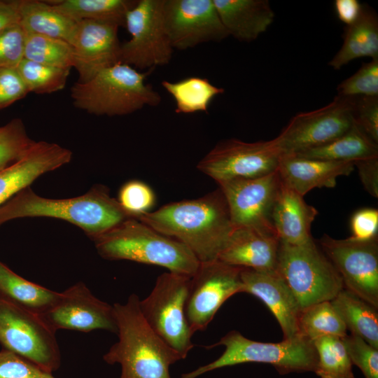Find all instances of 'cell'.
<instances>
[{
	"label": "cell",
	"mask_w": 378,
	"mask_h": 378,
	"mask_svg": "<svg viewBox=\"0 0 378 378\" xmlns=\"http://www.w3.org/2000/svg\"><path fill=\"white\" fill-rule=\"evenodd\" d=\"M137 219L184 244L200 262L217 260L234 229L219 188L197 199L167 204Z\"/></svg>",
	"instance_id": "1"
},
{
	"label": "cell",
	"mask_w": 378,
	"mask_h": 378,
	"mask_svg": "<svg viewBox=\"0 0 378 378\" xmlns=\"http://www.w3.org/2000/svg\"><path fill=\"white\" fill-rule=\"evenodd\" d=\"M24 217L62 219L81 228L90 239L134 218L102 185H96L87 193L69 199L45 198L26 187L0 206V226Z\"/></svg>",
	"instance_id": "2"
},
{
	"label": "cell",
	"mask_w": 378,
	"mask_h": 378,
	"mask_svg": "<svg viewBox=\"0 0 378 378\" xmlns=\"http://www.w3.org/2000/svg\"><path fill=\"white\" fill-rule=\"evenodd\" d=\"M139 302V296L132 294L125 304L113 305L118 341L103 359L120 365V378H171L170 366L183 358L149 326Z\"/></svg>",
	"instance_id": "3"
},
{
	"label": "cell",
	"mask_w": 378,
	"mask_h": 378,
	"mask_svg": "<svg viewBox=\"0 0 378 378\" xmlns=\"http://www.w3.org/2000/svg\"><path fill=\"white\" fill-rule=\"evenodd\" d=\"M98 253L109 260H126L164 267L192 276L200 261L181 242L163 235L136 218L92 238Z\"/></svg>",
	"instance_id": "4"
},
{
	"label": "cell",
	"mask_w": 378,
	"mask_h": 378,
	"mask_svg": "<svg viewBox=\"0 0 378 378\" xmlns=\"http://www.w3.org/2000/svg\"><path fill=\"white\" fill-rule=\"evenodd\" d=\"M151 70L141 73L122 63L106 68L89 80L73 85L70 94L73 104L90 114L108 116L158 106L160 95L146 83Z\"/></svg>",
	"instance_id": "5"
},
{
	"label": "cell",
	"mask_w": 378,
	"mask_h": 378,
	"mask_svg": "<svg viewBox=\"0 0 378 378\" xmlns=\"http://www.w3.org/2000/svg\"><path fill=\"white\" fill-rule=\"evenodd\" d=\"M220 345L225 349L219 358L182 374L180 378H197L216 369L246 363L270 364L281 374L314 372L318 361L313 342L300 335L277 343H267L249 340L239 332L232 330L218 342L205 347L211 349Z\"/></svg>",
	"instance_id": "6"
},
{
	"label": "cell",
	"mask_w": 378,
	"mask_h": 378,
	"mask_svg": "<svg viewBox=\"0 0 378 378\" xmlns=\"http://www.w3.org/2000/svg\"><path fill=\"white\" fill-rule=\"evenodd\" d=\"M277 272L302 310L318 302L331 301L344 288L339 273L314 239L301 245L281 241Z\"/></svg>",
	"instance_id": "7"
},
{
	"label": "cell",
	"mask_w": 378,
	"mask_h": 378,
	"mask_svg": "<svg viewBox=\"0 0 378 378\" xmlns=\"http://www.w3.org/2000/svg\"><path fill=\"white\" fill-rule=\"evenodd\" d=\"M190 276L165 272L156 279L150 293L139 302L152 330L183 359L193 348L194 332L187 320L186 306Z\"/></svg>",
	"instance_id": "8"
},
{
	"label": "cell",
	"mask_w": 378,
	"mask_h": 378,
	"mask_svg": "<svg viewBox=\"0 0 378 378\" xmlns=\"http://www.w3.org/2000/svg\"><path fill=\"white\" fill-rule=\"evenodd\" d=\"M0 344L52 374L61 356L55 332L39 317L0 298Z\"/></svg>",
	"instance_id": "9"
},
{
	"label": "cell",
	"mask_w": 378,
	"mask_h": 378,
	"mask_svg": "<svg viewBox=\"0 0 378 378\" xmlns=\"http://www.w3.org/2000/svg\"><path fill=\"white\" fill-rule=\"evenodd\" d=\"M163 0H139L126 15L130 40L120 45V62L139 69L166 65L174 49L163 18Z\"/></svg>",
	"instance_id": "10"
},
{
	"label": "cell",
	"mask_w": 378,
	"mask_h": 378,
	"mask_svg": "<svg viewBox=\"0 0 378 378\" xmlns=\"http://www.w3.org/2000/svg\"><path fill=\"white\" fill-rule=\"evenodd\" d=\"M281 158L274 139L246 142L232 138L216 144L200 160L197 168L219 184L274 173Z\"/></svg>",
	"instance_id": "11"
},
{
	"label": "cell",
	"mask_w": 378,
	"mask_h": 378,
	"mask_svg": "<svg viewBox=\"0 0 378 378\" xmlns=\"http://www.w3.org/2000/svg\"><path fill=\"white\" fill-rule=\"evenodd\" d=\"M354 124L352 97L336 95L323 107L294 115L273 139L281 156L294 155L334 140Z\"/></svg>",
	"instance_id": "12"
},
{
	"label": "cell",
	"mask_w": 378,
	"mask_h": 378,
	"mask_svg": "<svg viewBox=\"0 0 378 378\" xmlns=\"http://www.w3.org/2000/svg\"><path fill=\"white\" fill-rule=\"evenodd\" d=\"M241 270L218 259L200 262L190 277L186 306L187 320L194 333L207 328L228 298L243 292Z\"/></svg>",
	"instance_id": "13"
},
{
	"label": "cell",
	"mask_w": 378,
	"mask_h": 378,
	"mask_svg": "<svg viewBox=\"0 0 378 378\" xmlns=\"http://www.w3.org/2000/svg\"><path fill=\"white\" fill-rule=\"evenodd\" d=\"M321 249L342 278L344 288L378 308V239H334L324 234Z\"/></svg>",
	"instance_id": "14"
},
{
	"label": "cell",
	"mask_w": 378,
	"mask_h": 378,
	"mask_svg": "<svg viewBox=\"0 0 378 378\" xmlns=\"http://www.w3.org/2000/svg\"><path fill=\"white\" fill-rule=\"evenodd\" d=\"M162 11L173 49L183 50L230 36L213 0H163Z\"/></svg>",
	"instance_id": "15"
},
{
	"label": "cell",
	"mask_w": 378,
	"mask_h": 378,
	"mask_svg": "<svg viewBox=\"0 0 378 378\" xmlns=\"http://www.w3.org/2000/svg\"><path fill=\"white\" fill-rule=\"evenodd\" d=\"M280 181L276 171L258 178L218 184L225 198L233 226L275 232L272 211Z\"/></svg>",
	"instance_id": "16"
},
{
	"label": "cell",
	"mask_w": 378,
	"mask_h": 378,
	"mask_svg": "<svg viewBox=\"0 0 378 378\" xmlns=\"http://www.w3.org/2000/svg\"><path fill=\"white\" fill-rule=\"evenodd\" d=\"M39 317L55 332L61 329L118 332L113 307L96 298L82 282L61 292L57 302Z\"/></svg>",
	"instance_id": "17"
},
{
	"label": "cell",
	"mask_w": 378,
	"mask_h": 378,
	"mask_svg": "<svg viewBox=\"0 0 378 378\" xmlns=\"http://www.w3.org/2000/svg\"><path fill=\"white\" fill-rule=\"evenodd\" d=\"M119 27L107 22L84 20L77 22L71 42L74 66L78 82H86L99 71L120 62Z\"/></svg>",
	"instance_id": "18"
},
{
	"label": "cell",
	"mask_w": 378,
	"mask_h": 378,
	"mask_svg": "<svg viewBox=\"0 0 378 378\" xmlns=\"http://www.w3.org/2000/svg\"><path fill=\"white\" fill-rule=\"evenodd\" d=\"M280 246L274 231L234 227L218 260L241 268L275 272Z\"/></svg>",
	"instance_id": "19"
},
{
	"label": "cell",
	"mask_w": 378,
	"mask_h": 378,
	"mask_svg": "<svg viewBox=\"0 0 378 378\" xmlns=\"http://www.w3.org/2000/svg\"><path fill=\"white\" fill-rule=\"evenodd\" d=\"M243 292L262 300L273 314L284 333V339L298 335L301 307L293 292L277 272L242 268Z\"/></svg>",
	"instance_id": "20"
},
{
	"label": "cell",
	"mask_w": 378,
	"mask_h": 378,
	"mask_svg": "<svg viewBox=\"0 0 378 378\" xmlns=\"http://www.w3.org/2000/svg\"><path fill=\"white\" fill-rule=\"evenodd\" d=\"M353 162H335L294 155H282L277 172L281 181L304 197L314 188H334L337 178L349 175Z\"/></svg>",
	"instance_id": "21"
},
{
	"label": "cell",
	"mask_w": 378,
	"mask_h": 378,
	"mask_svg": "<svg viewBox=\"0 0 378 378\" xmlns=\"http://www.w3.org/2000/svg\"><path fill=\"white\" fill-rule=\"evenodd\" d=\"M281 180V179H280ZM318 211L281 181L272 211V222L281 242L301 245L312 239L311 225Z\"/></svg>",
	"instance_id": "22"
},
{
	"label": "cell",
	"mask_w": 378,
	"mask_h": 378,
	"mask_svg": "<svg viewBox=\"0 0 378 378\" xmlns=\"http://www.w3.org/2000/svg\"><path fill=\"white\" fill-rule=\"evenodd\" d=\"M229 36L251 42L273 23L275 13L268 0H213Z\"/></svg>",
	"instance_id": "23"
},
{
	"label": "cell",
	"mask_w": 378,
	"mask_h": 378,
	"mask_svg": "<svg viewBox=\"0 0 378 378\" xmlns=\"http://www.w3.org/2000/svg\"><path fill=\"white\" fill-rule=\"evenodd\" d=\"M363 57L378 58V18L373 10L363 5L358 19L346 26L343 44L328 64L339 70Z\"/></svg>",
	"instance_id": "24"
},
{
	"label": "cell",
	"mask_w": 378,
	"mask_h": 378,
	"mask_svg": "<svg viewBox=\"0 0 378 378\" xmlns=\"http://www.w3.org/2000/svg\"><path fill=\"white\" fill-rule=\"evenodd\" d=\"M20 24L25 32L62 39L71 44L77 22L48 1L20 0Z\"/></svg>",
	"instance_id": "25"
},
{
	"label": "cell",
	"mask_w": 378,
	"mask_h": 378,
	"mask_svg": "<svg viewBox=\"0 0 378 378\" xmlns=\"http://www.w3.org/2000/svg\"><path fill=\"white\" fill-rule=\"evenodd\" d=\"M60 293L29 281L0 261V298L38 316L50 309Z\"/></svg>",
	"instance_id": "26"
},
{
	"label": "cell",
	"mask_w": 378,
	"mask_h": 378,
	"mask_svg": "<svg viewBox=\"0 0 378 378\" xmlns=\"http://www.w3.org/2000/svg\"><path fill=\"white\" fill-rule=\"evenodd\" d=\"M330 302L351 334L378 349L377 308L344 288Z\"/></svg>",
	"instance_id": "27"
},
{
	"label": "cell",
	"mask_w": 378,
	"mask_h": 378,
	"mask_svg": "<svg viewBox=\"0 0 378 378\" xmlns=\"http://www.w3.org/2000/svg\"><path fill=\"white\" fill-rule=\"evenodd\" d=\"M378 144L355 123L344 134L318 147L294 154L302 158L335 162H353L378 156Z\"/></svg>",
	"instance_id": "28"
},
{
	"label": "cell",
	"mask_w": 378,
	"mask_h": 378,
	"mask_svg": "<svg viewBox=\"0 0 378 378\" xmlns=\"http://www.w3.org/2000/svg\"><path fill=\"white\" fill-rule=\"evenodd\" d=\"M76 22L84 20L111 23L125 27L127 13L136 0H59L48 1Z\"/></svg>",
	"instance_id": "29"
},
{
	"label": "cell",
	"mask_w": 378,
	"mask_h": 378,
	"mask_svg": "<svg viewBox=\"0 0 378 378\" xmlns=\"http://www.w3.org/2000/svg\"><path fill=\"white\" fill-rule=\"evenodd\" d=\"M161 85L174 98L176 113L206 112L213 99L225 92L207 78L198 76H190L176 82L162 80Z\"/></svg>",
	"instance_id": "30"
},
{
	"label": "cell",
	"mask_w": 378,
	"mask_h": 378,
	"mask_svg": "<svg viewBox=\"0 0 378 378\" xmlns=\"http://www.w3.org/2000/svg\"><path fill=\"white\" fill-rule=\"evenodd\" d=\"M346 327L330 301L314 304L303 310L298 321V335L311 341L323 337L340 338L347 335Z\"/></svg>",
	"instance_id": "31"
},
{
	"label": "cell",
	"mask_w": 378,
	"mask_h": 378,
	"mask_svg": "<svg viewBox=\"0 0 378 378\" xmlns=\"http://www.w3.org/2000/svg\"><path fill=\"white\" fill-rule=\"evenodd\" d=\"M317 354L314 372L320 378H354L352 363L342 338L323 336L313 341Z\"/></svg>",
	"instance_id": "32"
},
{
	"label": "cell",
	"mask_w": 378,
	"mask_h": 378,
	"mask_svg": "<svg viewBox=\"0 0 378 378\" xmlns=\"http://www.w3.org/2000/svg\"><path fill=\"white\" fill-rule=\"evenodd\" d=\"M24 59L60 68L74 66V51L70 43L33 33L25 32Z\"/></svg>",
	"instance_id": "33"
},
{
	"label": "cell",
	"mask_w": 378,
	"mask_h": 378,
	"mask_svg": "<svg viewBox=\"0 0 378 378\" xmlns=\"http://www.w3.org/2000/svg\"><path fill=\"white\" fill-rule=\"evenodd\" d=\"M17 70L29 92L50 94L65 88L71 69L45 65L24 59Z\"/></svg>",
	"instance_id": "34"
},
{
	"label": "cell",
	"mask_w": 378,
	"mask_h": 378,
	"mask_svg": "<svg viewBox=\"0 0 378 378\" xmlns=\"http://www.w3.org/2000/svg\"><path fill=\"white\" fill-rule=\"evenodd\" d=\"M34 142L20 118L0 126V171L23 157Z\"/></svg>",
	"instance_id": "35"
},
{
	"label": "cell",
	"mask_w": 378,
	"mask_h": 378,
	"mask_svg": "<svg viewBox=\"0 0 378 378\" xmlns=\"http://www.w3.org/2000/svg\"><path fill=\"white\" fill-rule=\"evenodd\" d=\"M337 92L341 97H378V58L363 64L354 74L338 85Z\"/></svg>",
	"instance_id": "36"
},
{
	"label": "cell",
	"mask_w": 378,
	"mask_h": 378,
	"mask_svg": "<svg viewBox=\"0 0 378 378\" xmlns=\"http://www.w3.org/2000/svg\"><path fill=\"white\" fill-rule=\"evenodd\" d=\"M118 202L122 209L136 218L150 211L155 204V195L145 183L132 180L120 189Z\"/></svg>",
	"instance_id": "37"
},
{
	"label": "cell",
	"mask_w": 378,
	"mask_h": 378,
	"mask_svg": "<svg viewBox=\"0 0 378 378\" xmlns=\"http://www.w3.org/2000/svg\"><path fill=\"white\" fill-rule=\"evenodd\" d=\"M342 340L352 365L359 368L365 378H378V349L353 334Z\"/></svg>",
	"instance_id": "38"
},
{
	"label": "cell",
	"mask_w": 378,
	"mask_h": 378,
	"mask_svg": "<svg viewBox=\"0 0 378 378\" xmlns=\"http://www.w3.org/2000/svg\"><path fill=\"white\" fill-rule=\"evenodd\" d=\"M25 31L20 24L0 33V68L17 69L24 59Z\"/></svg>",
	"instance_id": "39"
},
{
	"label": "cell",
	"mask_w": 378,
	"mask_h": 378,
	"mask_svg": "<svg viewBox=\"0 0 378 378\" xmlns=\"http://www.w3.org/2000/svg\"><path fill=\"white\" fill-rule=\"evenodd\" d=\"M0 378H55L28 359L6 349L0 351Z\"/></svg>",
	"instance_id": "40"
},
{
	"label": "cell",
	"mask_w": 378,
	"mask_h": 378,
	"mask_svg": "<svg viewBox=\"0 0 378 378\" xmlns=\"http://www.w3.org/2000/svg\"><path fill=\"white\" fill-rule=\"evenodd\" d=\"M354 123L378 144V97H352Z\"/></svg>",
	"instance_id": "41"
},
{
	"label": "cell",
	"mask_w": 378,
	"mask_h": 378,
	"mask_svg": "<svg viewBox=\"0 0 378 378\" xmlns=\"http://www.w3.org/2000/svg\"><path fill=\"white\" fill-rule=\"evenodd\" d=\"M29 92L17 69L0 68V110L24 98Z\"/></svg>",
	"instance_id": "42"
},
{
	"label": "cell",
	"mask_w": 378,
	"mask_h": 378,
	"mask_svg": "<svg viewBox=\"0 0 378 378\" xmlns=\"http://www.w3.org/2000/svg\"><path fill=\"white\" fill-rule=\"evenodd\" d=\"M351 239L369 241L377 238L378 210L365 208L356 211L350 220Z\"/></svg>",
	"instance_id": "43"
},
{
	"label": "cell",
	"mask_w": 378,
	"mask_h": 378,
	"mask_svg": "<svg viewBox=\"0 0 378 378\" xmlns=\"http://www.w3.org/2000/svg\"><path fill=\"white\" fill-rule=\"evenodd\" d=\"M364 189L378 197V156L358 160L354 162Z\"/></svg>",
	"instance_id": "44"
},
{
	"label": "cell",
	"mask_w": 378,
	"mask_h": 378,
	"mask_svg": "<svg viewBox=\"0 0 378 378\" xmlns=\"http://www.w3.org/2000/svg\"><path fill=\"white\" fill-rule=\"evenodd\" d=\"M363 5L357 0H336L335 9L340 20L349 25L359 17Z\"/></svg>",
	"instance_id": "45"
},
{
	"label": "cell",
	"mask_w": 378,
	"mask_h": 378,
	"mask_svg": "<svg viewBox=\"0 0 378 378\" xmlns=\"http://www.w3.org/2000/svg\"><path fill=\"white\" fill-rule=\"evenodd\" d=\"M20 0H0V33L5 29L20 24Z\"/></svg>",
	"instance_id": "46"
}]
</instances>
